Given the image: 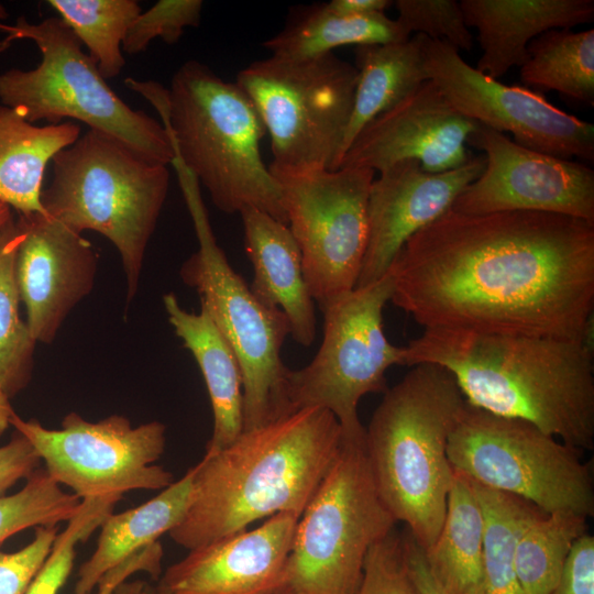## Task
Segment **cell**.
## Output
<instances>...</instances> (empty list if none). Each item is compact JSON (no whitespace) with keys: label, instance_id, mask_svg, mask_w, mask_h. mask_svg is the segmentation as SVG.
Listing matches in <instances>:
<instances>
[{"label":"cell","instance_id":"39","mask_svg":"<svg viewBox=\"0 0 594 594\" xmlns=\"http://www.w3.org/2000/svg\"><path fill=\"white\" fill-rule=\"evenodd\" d=\"M58 535L57 526L36 527L34 538L13 552L0 551V594H25Z\"/></svg>","mask_w":594,"mask_h":594},{"label":"cell","instance_id":"22","mask_svg":"<svg viewBox=\"0 0 594 594\" xmlns=\"http://www.w3.org/2000/svg\"><path fill=\"white\" fill-rule=\"evenodd\" d=\"M239 215L246 255L254 271L252 293L265 306L284 312L294 341L311 345L317 323L315 301L294 235L287 224L260 209L245 207Z\"/></svg>","mask_w":594,"mask_h":594},{"label":"cell","instance_id":"48","mask_svg":"<svg viewBox=\"0 0 594 594\" xmlns=\"http://www.w3.org/2000/svg\"><path fill=\"white\" fill-rule=\"evenodd\" d=\"M13 41L14 40L11 36H8V35H7L6 38L1 40L0 41V54L3 53L4 51H7L11 46Z\"/></svg>","mask_w":594,"mask_h":594},{"label":"cell","instance_id":"33","mask_svg":"<svg viewBox=\"0 0 594 594\" xmlns=\"http://www.w3.org/2000/svg\"><path fill=\"white\" fill-rule=\"evenodd\" d=\"M48 4L88 48V55L105 79L120 75L125 65L124 36L142 12L138 1L50 0Z\"/></svg>","mask_w":594,"mask_h":594},{"label":"cell","instance_id":"40","mask_svg":"<svg viewBox=\"0 0 594 594\" xmlns=\"http://www.w3.org/2000/svg\"><path fill=\"white\" fill-rule=\"evenodd\" d=\"M550 594H594V537L576 540Z\"/></svg>","mask_w":594,"mask_h":594},{"label":"cell","instance_id":"24","mask_svg":"<svg viewBox=\"0 0 594 594\" xmlns=\"http://www.w3.org/2000/svg\"><path fill=\"white\" fill-rule=\"evenodd\" d=\"M194 468L140 506L111 513L100 525L92 554L78 569L74 594H92L100 580L131 556L176 527L188 508Z\"/></svg>","mask_w":594,"mask_h":594},{"label":"cell","instance_id":"34","mask_svg":"<svg viewBox=\"0 0 594 594\" xmlns=\"http://www.w3.org/2000/svg\"><path fill=\"white\" fill-rule=\"evenodd\" d=\"M14 494L0 496V544L29 528L58 526L80 509L81 499L65 492L44 468L36 469Z\"/></svg>","mask_w":594,"mask_h":594},{"label":"cell","instance_id":"14","mask_svg":"<svg viewBox=\"0 0 594 594\" xmlns=\"http://www.w3.org/2000/svg\"><path fill=\"white\" fill-rule=\"evenodd\" d=\"M10 425L29 440L47 473L81 501L118 503L129 492L163 490L174 482L155 464L166 444L160 421L133 427L119 415L91 422L69 413L61 429H50L14 413Z\"/></svg>","mask_w":594,"mask_h":594},{"label":"cell","instance_id":"13","mask_svg":"<svg viewBox=\"0 0 594 594\" xmlns=\"http://www.w3.org/2000/svg\"><path fill=\"white\" fill-rule=\"evenodd\" d=\"M302 258L309 293L322 309L355 288L367 242L369 168L290 169L271 164Z\"/></svg>","mask_w":594,"mask_h":594},{"label":"cell","instance_id":"21","mask_svg":"<svg viewBox=\"0 0 594 594\" xmlns=\"http://www.w3.org/2000/svg\"><path fill=\"white\" fill-rule=\"evenodd\" d=\"M468 28L479 31L483 51L475 67L497 79L528 59L527 46L553 29H572L594 20L593 0H462Z\"/></svg>","mask_w":594,"mask_h":594},{"label":"cell","instance_id":"3","mask_svg":"<svg viewBox=\"0 0 594 594\" xmlns=\"http://www.w3.org/2000/svg\"><path fill=\"white\" fill-rule=\"evenodd\" d=\"M341 444L337 418L321 407L243 431L193 466L189 505L169 537L191 550L278 513L301 516Z\"/></svg>","mask_w":594,"mask_h":594},{"label":"cell","instance_id":"49","mask_svg":"<svg viewBox=\"0 0 594 594\" xmlns=\"http://www.w3.org/2000/svg\"><path fill=\"white\" fill-rule=\"evenodd\" d=\"M9 16V13L6 9V7L0 2V31L2 30L3 28V20H6L7 18Z\"/></svg>","mask_w":594,"mask_h":594},{"label":"cell","instance_id":"10","mask_svg":"<svg viewBox=\"0 0 594 594\" xmlns=\"http://www.w3.org/2000/svg\"><path fill=\"white\" fill-rule=\"evenodd\" d=\"M583 451L532 424L465 404L449 437L452 469L485 487L514 495L540 512L594 516L591 465Z\"/></svg>","mask_w":594,"mask_h":594},{"label":"cell","instance_id":"25","mask_svg":"<svg viewBox=\"0 0 594 594\" xmlns=\"http://www.w3.org/2000/svg\"><path fill=\"white\" fill-rule=\"evenodd\" d=\"M80 131L72 121L37 127L0 105V201L19 215L44 212L41 195L46 166Z\"/></svg>","mask_w":594,"mask_h":594},{"label":"cell","instance_id":"8","mask_svg":"<svg viewBox=\"0 0 594 594\" xmlns=\"http://www.w3.org/2000/svg\"><path fill=\"white\" fill-rule=\"evenodd\" d=\"M13 40L33 41L41 55L30 70L0 74V101L28 122L50 124L72 119L122 142L142 156L167 165L174 157L166 130L143 111L130 108L106 82L69 26L56 16L38 23L19 16L3 25Z\"/></svg>","mask_w":594,"mask_h":594},{"label":"cell","instance_id":"19","mask_svg":"<svg viewBox=\"0 0 594 594\" xmlns=\"http://www.w3.org/2000/svg\"><path fill=\"white\" fill-rule=\"evenodd\" d=\"M22 240L15 260L20 299L36 342L52 343L72 309L94 288L92 244L45 212L19 215Z\"/></svg>","mask_w":594,"mask_h":594},{"label":"cell","instance_id":"35","mask_svg":"<svg viewBox=\"0 0 594 594\" xmlns=\"http://www.w3.org/2000/svg\"><path fill=\"white\" fill-rule=\"evenodd\" d=\"M114 505L110 501H81L79 512L58 532L51 552L25 594H58L72 573L76 546L100 527Z\"/></svg>","mask_w":594,"mask_h":594},{"label":"cell","instance_id":"26","mask_svg":"<svg viewBox=\"0 0 594 594\" xmlns=\"http://www.w3.org/2000/svg\"><path fill=\"white\" fill-rule=\"evenodd\" d=\"M421 44L418 33L405 42L356 46L358 81L340 162L370 121L429 80Z\"/></svg>","mask_w":594,"mask_h":594},{"label":"cell","instance_id":"2","mask_svg":"<svg viewBox=\"0 0 594 594\" xmlns=\"http://www.w3.org/2000/svg\"><path fill=\"white\" fill-rule=\"evenodd\" d=\"M405 365H440L468 404L528 421L581 451L594 447V361L585 340L428 328Z\"/></svg>","mask_w":594,"mask_h":594},{"label":"cell","instance_id":"9","mask_svg":"<svg viewBox=\"0 0 594 594\" xmlns=\"http://www.w3.org/2000/svg\"><path fill=\"white\" fill-rule=\"evenodd\" d=\"M364 441L340 450L298 519L285 587L296 594H356L367 552L395 528Z\"/></svg>","mask_w":594,"mask_h":594},{"label":"cell","instance_id":"16","mask_svg":"<svg viewBox=\"0 0 594 594\" xmlns=\"http://www.w3.org/2000/svg\"><path fill=\"white\" fill-rule=\"evenodd\" d=\"M468 144L485 153L486 164L457 197L453 211H535L594 223V172L587 165L524 147L482 124Z\"/></svg>","mask_w":594,"mask_h":594},{"label":"cell","instance_id":"44","mask_svg":"<svg viewBox=\"0 0 594 594\" xmlns=\"http://www.w3.org/2000/svg\"><path fill=\"white\" fill-rule=\"evenodd\" d=\"M393 3L391 0H331L324 6L338 14L360 16L385 13Z\"/></svg>","mask_w":594,"mask_h":594},{"label":"cell","instance_id":"5","mask_svg":"<svg viewBox=\"0 0 594 594\" xmlns=\"http://www.w3.org/2000/svg\"><path fill=\"white\" fill-rule=\"evenodd\" d=\"M465 404L449 371L421 363L385 392L365 428V453L377 493L425 552L444 519L454 476L448 440Z\"/></svg>","mask_w":594,"mask_h":594},{"label":"cell","instance_id":"29","mask_svg":"<svg viewBox=\"0 0 594 594\" xmlns=\"http://www.w3.org/2000/svg\"><path fill=\"white\" fill-rule=\"evenodd\" d=\"M520 79L528 86L553 89L594 103V30L553 29L531 40Z\"/></svg>","mask_w":594,"mask_h":594},{"label":"cell","instance_id":"7","mask_svg":"<svg viewBox=\"0 0 594 594\" xmlns=\"http://www.w3.org/2000/svg\"><path fill=\"white\" fill-rule=\"evenodd\" d=\"M172 165L198 241V250L182 265L180 277L198 293L200 306L240 362L243 431L253 430L294 413L287 398L289 369L280 354L288 321L283 311L261 302L231 267L212 232L197 178L177 155Z\"/></svg>","mask_w":594,"mask_h":594},{"label":"cell","instance_id":"20","mask_svg":"<svg viewBox=\"0 0 594 594\" xmlns=\"http://www.w3.org/2000/svg\"><path fill=\"white\" fill-rule=\"evenodd\" d=\"M299 517L278 513L255 529L191 549L157 585L166 594H273L285 587Z\"/></svg>","mask_w":594,"mask_h":594},{"label":"cell","instance_id":"15","mask_svg":"<svg viewBox=\"0 0 594 594\" xmlns=\"http://www.w3.org/2000/svg\"><path fill=\"white\" fill-rule=\"evenodd\" d=\"M421 35L428 77L459 112L497 132H510L524 147L593 162L592 123L565 113L536 91L480 73L448 43Z\"/></svg>","mask_w":594,"mask_h":594},{"label":"cell","instance_id":"37","mask_svg":"<svg viewBox=\"0 0 594 594\" xmlns=\"http://www.w3.org/2000/svg\"><path fill=\"white\" fill-rule=\"evenodd\" d=\"M202 6L200 0H160L132 21L122 51L141 53L156 37L167 44L178 42L186 28L199 25Z\"/></svg>","mask_w":594,"mask_h":594},{"label":"cell","instance_id":"23","mask_svg":"<svg viewBox=\"0 0 594 594\" xmlns=\"http://www.w3.org/2000/svg\"><path fill=\"white\" fill-rule=\"evenodd\" d=\"M170 326L196 360L210 397L213 430L206 452H217L234 442L243 432L242 370L232 348L213 323L207 310L189 312L175 294L163 296Z\"/></svg>","mask_w":594,"mask_h":594},{"label":"cell","instance_id":"6","mask_svg":"<svg viewBox=\"0 0 594 594\" xmlns=\"http://www.w3.org/2000/svg\"><path fill=\"white\" fill-rule=\"evenodd\" d=\"M52 162L53 177L41 195L44 212L78 233L96 231L116 246L129 302L166 199L167 165L92 129Z\"/></svg>","mask_w":594,"mask_h":594},{"label":"cell","instance_id":"31","mask_svg":"<svg viewBox=\"0 0 594 594\" xmlns=\"http://www.w3.org/2000/svg\"><path fill=\"white\" fill-rule=\"evenodd\" d=\"M587 519L573 512L540 513L516 542L517 576L525 594H550L579 538L587 534Z\"/></svg>","mask_w":594,"mask_h":594},{"label":"cell","instance_id":"50","mask_svg":"<svg viewBox=\"0 0 594 594\" xmlns=\"http://www.w3.org/2000/svg\"><path fill=\"white\" fill-rule=\"evenodd\" d=\"M273 594H296L295 592H293L292 590L287 588V587H284Z\"/></svg>","mask_w":594,"mask_h":594},{"label":"cell","instance_id":"11","mask_svg":"<svg viewBox=\"0 0 594 594\" xmlns=\"http://www.w3.org/2000/svg\"><path fill=\"white\" fill-rule=\"evenodd\" d=\"M356 81V67L329 53L305 61H255L239 72L235 82L270 134L271 164L336 170Z\"/></svg>","mask_w":594,"mask_h":594},{"label":"cell","instance_id":"28","mask_svg":"<svg viewBox=\"0 0 594 594\" xmlns=\"http://www.w3.org/2000/svg\"><path fill=\"white\" fill-rule=\"evenodd\" d=\"M483 542L479 497L471 481L454 471L441 529L425 552L431 571L451 594H482Z\"/></svg>","mask_w":594,"mask_h":594},{"label":"cell","instance_id":"42","mask_svg":"<svg viewBox=\"0 0 594 594\" xmlns=\"http://www.w3.org/2000/svg\"><path fill=\"white\" fill-rule=\"evenodd\" d=\"M163 548L157 541L131 556L110 570L99 582L92 594H112L116 587L136 572H146L152 579L162 575Z\"/></svg>","mask_w":594,"mask_h":594},{"label":"cell","instance_id":"4","mask_svg":"<svg viewBox=\"0 0 594 594\" xmlns=\"http://www.w3.org/2000/svg\"><path fill=\"white\" fill-rule=\"evenodd\" d=\"M124 84L157 110L174 154L219 210L253 207L287 224L280 187L261 154L266 130L237 82L190 59L175 72L169 89L132 78Z\"/></svg>","mask_w":594,"mask_h":594},{"label":"cell","instance_id":"36","mask_svg":"<svg viewBox=\"0 0 594 594\" xmlns=\"http://www.w3.org/2000/svg\"><path fill=\"white\" fill-rule=\"evenodd\" d=\"M396 19L410 34H424L431 40L443 41L457 51H470L473 36L465 24L460 1L455 0H396Z\"/></svg>","mask_w":594,"mask_h":594},{"label":"cell","instance_id":"18","mask_svg":"<svg viewBox=\"0 0 594 594\" xmlns=\"http://www.w3.org/2000/svg\"><path fill=\"white\" fill-rule=\"evenodd\" d=\"M485 164V156H472L458 168L428 173L407 160L382 170L369 193L367 242L355 287L381 279L405 243L449 211Z\"/></svg>","mask_w":594,"mask_h":594},{"label":"cell","instance_id":"27","mask_svg":"<svg viewBox=\"0 0 594 594\" xmlns=\"http://www.w3.org/2000/svg\"><path fill=\"white\" fill-rule=\"evenodd\" d=\"M409 38L398 21L385 13L342 15L320 3L293 13L284 29L266 40L263 46L270 56L305 61L332 53L344 45L399 43Z\"/></svg>","mask_w":594,"mask_h":594},{"label":"cell","instance_id":"30","mask_svg":"<svg viewBox=\"0 0 594 594\" xmlns=\"http://www.w3.org/2000/svg\"><path fill=\"white\" fill-rule=\"evenodd\" d=\"M471 483L484 515L482 594H525L516 571V542L542 512L514 495Z\"/></svg>","mask_w":594,"mask_h":594},{"label":"cell","instance_id":"41","mask_svg":"<svg viewBox=\"0 0 594 594\" xmlns=\"http://www.w3.org/2000/svg\"><path fill=\"white\" fill-rule=\"evenodd\" d=\"M41 459L29 440L19 432L0 447V496L21 480H26Z\"/></svg>","mask_w":594,"mask_h":594},{"label":"cell","instance_id":"38","mask_svg":"<svg viewBox=\"0 0 594 594\" xmlns=\"http://www.w3.org/2000/svg\"><path fill=\"white\" fill-rule=\"evenodd\" d=\"M356 594H420L408 572L402 536L395 528L367 552Z\"/></svg>","mask_w":594,"mask_h":594},{"label":"cell","instance_id":"43","mask_svg":"<svg viewBox=\"0 0 594 594\" xmlns=\"http://www.w3.org/2000/svg\"><path fill=\"white\" fill-rule=\"evenodd\" d=\"M408 572L420 594H451L431 571L424 549L407 530L402 536Z\"/></svg>","mask_w":594,"mask_h":594},{"label":"cell","instance_id":"12","mask_svg":"<svg viewBox=\"0 0 594 594\" xmlns=\"http://www.w3.org/2000/svg\"><path fill=\"white\" fill-rule=\"evenodd\" d=\"M395 271L340 295L321 310L323 338L312 361L289 370L287 398L293 411L321 407L337 418L342 438L364 441L358 405L370 393L386 392L385 373L405 365L406 348L392 344L383 329V309L394 292Z\"/></svg>","mask_w":594,"mask_h":594},{"label":"cell","instance_id":"32","mask_svg":"<svg viewBox=\"0 0 594 594\" xmlns=\"http://www.w3.org/2000/svg\"><path fill=\"white\" fill-rule=\"evenodd\" d=\"M21 240L13 218L0 228V386L9 398L29 384L36 343L19 314L15 260Z\"/></svg>","mask_w":594,"mask_h":594},{"label":"cell","instance_id":"45","mask_svg":"<svg viewBox=\"0 0 594 594\" xmlns=\"http://www.w3.org/2000/svg\"><path fill=\"white\" fill-rule=\"evenodd\" d=\"M112 594H166L158 585L153 586L142 580H125L119 584Z\"/></svg>","mask_w":594,"mask_h":594},{"label":"cell","instance_id":"46","mask_svg":"<svg viewBox=\"0 0 594 594\" xmlns=\"http://www.w3.org/2000/svg\"><path fill=\"white\" fill-rule=\"evenodd\" d=\"M13 415L14 410L10 404V398L0 386V437L11 426L10 422Z\"/></svg>","mask_w":594,"mask_h":594},{"label":"cell","instance_id":"47","mask_svg":"<svg viewBox=\"0 0 594 594\" xmlns=\"http://www.w3.org/2000/svg\"><path fill=\"white\" fill-rule=\"evenodd\" d=\"M10 219H12L10 207L0 201V228L3 227Z\"/></svg>","mask_w":594,"mask_h":594},{"label":"cell","instance_id":"17","mask_svg":"<svg viewBox=\"0 0 594 594\" xmlns=\"http://www.w3.org/2000/svg\"><path fill=\"white\" fill-rule=\"evenodd\" d=\"M480 125L459 112L429 79L370 121L344 153L339 168L381 173L398 162L415 160L428 173L448 172L471 160L468 139Z\"/></svg>","mask_w":594,"mask_h":594},{"label":"cell","instance_id":"1","mask_svg":"<svg viewBox=\"0 0 594 594\" xmlns=\"http://www.w3.org/2000/svg\"><path fill=\"white\" fill-rule=\"evenodd\" d=\"M393 267L391 301L425 329L588 342L594 223L450 209L405 243Z\"/></svg>","mask_w":594,"mask_h":594}]
</instances>
